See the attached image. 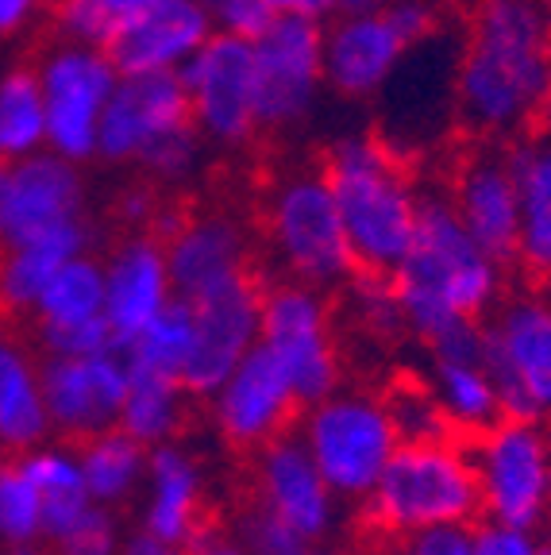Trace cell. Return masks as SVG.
I'll return each mask as SVG.
<instances>
[{"instance_id":"cell-1","label":"cell","mask_w":551,"mask_h":555,"mask_svg":"<svg viewBox=\"0 0 551 555\" xmlns=\"http://www.w3.org/2000/svg\"><path fill=\"white\" fill-rule=\"evenodd\" d=\"M551 86L548 0H478L456 69V120L471 139H509L536 128Z\"/></svg>"},{"instance_id":"cell-2","label":"cell","mask_w":551,"mask_h":555,"mask_svg":"<svg viewBox=\"0 0 551 555\" xmlns=\"http://www.w3.org/2000/svg\"><path fill=\"white\" fill-rule=\"evenodd\" d=\"M505 262L471 240L448 190H421L417 228L401 267L389 274V286L401 305L406 328L417 339L436 336L451 321H486L505 297Z\"/></svg>"},{"instance_id":"cell-3","label":"cell","mask_w":551,"mask_h":555,"mask_svg":"<svg viewBox=\"0 0 551 555\" xmlns=\"http://www.w3.org/2000/svg\"><path fill=\"white\" fill-rule=\"evenodd\" d=\"M320 170L336 197L355 270L389 278L413 243L421 205V185L401 163V151L379 131H355L328 143Z\"/></svg>"},{"instance_id":"cell-4","label":"cell","mask_w":551,"mask_h":555,"mask_svg":"<svg viewBox=\"0 0 551 555\" xmlns=\"http://www.w3.org/2000/svg\"><path fill=\"white\" fill-rule=\"evenodd\" d=\"M362 517L389 540L439 525H478L483 498L471 451L456 436L397 443L374 490L362 498Z\"/></svg>"},{"instance_id":"cell-5","label":"cell","mask_w":551,"mask_h":555,"mask_svg":"<svg viewBox=\"0 0 551 555\" xmlns=\"http://www.w3.org/2000/svg\"><path fill=\"white\" fill-rule=\"evenodd\" d=\"M201 131L178 69L120 74L97 131V158L139 166L151 182H181L197 166Z\"/></svg>"},{"instance_id":"cell-6","label":"cell","mask_w":551,"mask_h":555,"mask_svg":"<svg viewBox=\"0 0 551 555\" xmlns=\"http://www.w3.org/2000/svg\"><path fill=\"white\" fill-rule=\"evenodd\" d=\"M262 240L278 278L317 289H339L355 278V255L324 170L282 173L262 197Z\"/></svg>"},{"instance_id":"cell-7","label":"cell","mask_w":551,"mask_h":555,"mask_svg":"<svg viewBox=\"0 0 551 555\" xmlns=\"http://www.w3.org/2000/svg\"><path fill=\"white\" fill-rule=\"evenodd\" d=\"M297 436L309 448L324 482L332 486V494L351 505H362L401 443L382 393L344 390V386L305 405Z\"/></svg>"},{"instance_id":"cell-8","label":"cell","mask_w":551,"mask_h":555,"mask_svg":"<svg viewBox=\"0 0 551 555\" xmlns=\"http://www.w3.org/2000/svg\"><path fill=\"white\" fill-rule=\"evenodd\" d=\"M483 520L536 532L551 513V433L543 421L501 416L466 443Z\"/></svg>"},{"instance_id":"cell-9","label":"cell","mask_w":551,"mask_h":555,"mask_svg":"<svg viewBox=\"0 0 551 555\" xmlns=\"http://www.w3.org/2000/svg\"><path fill=\"white\" fill-rule=\"evenodd\" d=\"M483 363L501 413L551 421V286L501 297L483 321Z\"/></svg>"},{"instance_id":"cell-10","label":"cell","mask_w":551,"mask_h":555,"mask_svg":"<svg viewBox=\"0 0 551 555\" xmlns=\"http://www.w3.org/2000/svg\"><path fill=\"white\" fill-rule=\"evenodd\" d=\"M259 344L278 359L302 405L328 398L344 382L339 339L332 328L328 294L293 278H274L262 286Z\"/></svg>"},{"instance_id":"cell-11","label":"cell","mask_w":551,"mask_h":555,"mask_svg":"<svg viewBox=\"0 0 551 555\" xmlns=\"http://www.w3.org/2000/svg\"><path fill=\"white\" fill-rule=\"evenodd\" d=\"M35 74L47 104V151L78 166L97 158L101 116L120 81V69L108 59V51L62 39L35 62Z\"/></svg>"},{"instance_id":"cell-12","label":"cell","mask_w":551,"mask_h":555,"mask_svg":"<svg viewBox=\"0 0 551 555\" xmlns=\"http://www.w3.org/2000/svg\"><path fill=\"white\" fill-rule=\"evenodd\" d=\"M201 139L216 147H247L259 135L255 43L213 31L178 69Z\"/></svg>"},{"instance_id":"cell-13","label":"cell","mask_w":551,"mask_h":555,"mask_svg":"<svg viewBox=\"0 0 551 555\" xmlns=\"http://www.w3.org/2000/svg\"><path fill=\"white\" fill-rule=\"evenodd\" d=\"M324 89V24L302 16H278L255 39V104L259 128H297L312 113Z\"/></svg>"},{"instance_id":"cell-14","label":"cell","mask_w":551,"mask_h":555,"mask_svg":"<svg viewBox=\"0 0 551 555\" xmlns=\"http://www.w3.org/2000/svg\"><path fill=\"white\" fill-rule=\"evenodd\" d=\"M448 201L459 212L471 240L490 259L513 267L521 240V193L517 173L509 163V143L501 139H471L448 178Z\"/></svg>"},{"instance_id":"cell-15","label":"cell","mask_w":551,"mask_h":555,"mask_svg":"<svg viewBox=\"0 0 551 555\" xmlns=\"http://www.w3.org/2000/svg\"><path fill=\"white\" fill-rule=\"evenodd\" d=\"M131 363L124 347L93 356H43V401L51 433L81 443L120 425Z\"/></svg>"},{"instance_id":"cell-16","label":"cell","mask_w":551,"mask_h":555,"mask_svg":"<svg viewBox=\"0 0 551 555\" xmlns=\"http://www.w3.org/2000/svg\"><path fill=\"white\" fill-rule=\"evenodd\" d=\"M297 409L305 405L297 401L278 359L262 344L251 347L232 366V374L208 393V413H213L220 440L247 455L290 433Z\"/></svg>"},{"instance_id":"cell-17","label":"cell","mask_w":551,"mask_h":555,"mask_svg":"<svg viewBox=\"0 0 551 555\" xmlns=\"http://www.w3.org/2000/svg\"><path fill=\"white\" fill-rule=\"evenodd\" d=\"M251 486H255V509L297 532L309 547L324 544L328 532L336 529L339 498L324 482L302 436L285 433L262 443L251 463Z\"/></svg>"},{"instance_id":"cell-18","label":"cell","mask_w":551,"mask_h":555,"mask_svg":"<svg viewBox=\"0 0 551 555\" xmlns=\"http://www.w3.org/2000/svg\"><path fill=\"white\" fill-rule=\"evenodd\" d=\"M86 212L81 166L54 151L0 158V247H16Z\"/></svg>"},{"instance_id":"cell-19","label":"cell","mask_w":551,"mask_h":555,"mask_svg":"<svg viewBox=\"0 0 551 555\" xmlns=\"http://www.w3.org/2000/svg\"><path fill=\"white\" fill-rule=\"evenodd\" d=\"M262 282L255 270L213 294L197 297L193 305V351L190 366L181 374L185 390L193 398H208L220 382L232 374V366L259 344L262 324Z\"/></svg>"},{"instance_id":"cell-20","label":"cell","mask_w":551,"mask_h":555,"mask_svg":"<svg viewBox=\"0 0 551 555\" xmlns=\"http://www.w3.org/2000/svg\"><path fill=\"white\" fill-rule=\"evenodd\" d=\"M155 232L166 243L174 297L197 301L255 270L247 228L228 212H193V217L163 212Z\"/></svg>"},{"instance_id":"cell-21","label":"cell","mask_w":551,"mask_h":555,"mask_svg":"<svg viewBox=\"0 0 551 555\" xmlns=\"http://www.w3.org/2000/svg\"><path fill=\"white\" fill-rule=\"evenodd\" d=\"M213 31L205 0H143L116 20L104 51L120 74H163L185 66Z\"/></svg>"},{"instance_id":"cell-22","label":"cell","mask_w":551,"mask_h":555,"mask_svg":"<svg viewBox=\"0 0 551 555\" xmlns=\"http://www.w3.org/2000/svg\"><path fill=\"white\" fill-rule=\"evenodd\" d=\"M104 317L116 344H131L174 301L166 243L151 228H131L104 255Z\"/></svg>"},{"instance_id":"cell-23","label":"cell","mask_w":551,"mask_h":555,"mask_svg":"<svg viewBox=\"0 0 551 555\" xmlns=\"http://www.w3.org/2000/svg\"><path fill=\"white\" fill-rule=\"evenodd\" d=\"M409 51L386 9L339 12L324 24V86L347 101L379 96Z\"/></svg>"},{"instance_id":"cell-24","label":"cell","mask_w":551,"mask_h":555,"mask_svg":"<svg viewBox=\"0 0 551 555\" xmlns=\"http://www.w3.org/2000/svg\"><path fill=\"white\" fill-rule=\"evenodd\" d=\"M139 529L178 547H190L205 532V467L185 443H158L146 455Z\"/></svg>"},{"instance_id":"cell-25","label":"cell","mask_w":551,"mask_h":555,"mask_svg":"<svg viewBox=\"0 0 551 555\" xmlns=\"http://www.w3.org/2000/svg\"><path fill=\"white\" fill-rule=\"evenodd\" d=\"M51 436V416L43 401V359H35L24 336L0 324V448H39Z\"/></svg>"},{"instance_id":"cell-26","label":"cell","mask_w":551,"mask_h":555,"mask_svg":"<svg viewBox=\"0 0 551 555\" xmlns=\"http://www.w3.org/2000/svg\"><path fill=\"white\" fill-rule=\"evenodd\" d=\"M509 163L521 193V240L517 262L533 282L551 278V135L525 131L509 139Z\"/></svg>"},{"instance_id":"cell-27","label":"cell","mask_w":551,"mask_h":555,"mask_svg":"<svg viewBox=\"0 0 551 555\" xmlns=\"http://www.w3.org/2000/svg\"><path fill=\"white\" fill-rule=\"evenodd\" d=\"M89 243H93V232L81 217L27 243H16V247H0V317H9V321L31 317L35 301L54 278V270L74 255L89 251Z\"/></svg>"},{"instance_id":"cell-28","label":"cell","mask_w":551,"mask_h":555,"mask_svg":"<svg viewBox=\"0 0 551 555\" xmlns=\"http://www.w3.org/2000/svg\"><path fill=\"white\" fill-rule=\"evenodd\" d=\"M81 460V475H86V490L93 502L108 505V509H124L139 498L146 478V455L139 440H131L120 425L108 433H97L89 440L74 443Z\"/></svg>"},{"instance_id":"cell-29","label":"cell","mask_w":551,"mask_h":555,"mask_svg":"<svg viewBox=\"0 0 551 555\" xmlns=\"http://www.w3.org/2000/svg\"><path fill=\"white\" fill-rule=\"evenodd\" d=\"M190 398L181 378H166L155 371H136L131 366L128 393H124L120 409V428L139 440L143 448H158L181 436L185 421H190Z\"/></svg>"},{"instance_id":"cell-30","label":"cell","mask_w":551,"mask_h":555,"mask_svg":"<svg viewBox=\"0 0 551 555\" xmlns=\"http://www.w3.org/2000/svg\"><path fill=\"white\" fill-rule=\"evenodd\" d=\"M428 386L456 436H478L505 416L483 359H432Z\"/></svg>"},{"instance_id":"cell-31","label":"cell","mask_w":551,"mask_h":555,"mask_svg":"<svg viewBox=\"0 0 551 555\" xmlns=\"http://www.w3.org/2000/svg\"><path fill=\"white\" fill-rule=\"evenodd\" d=\"M97 317H104V262L81 251L54 270L35 301L31 321L35 328H51V324H81Z\"/></svg>"},{"instance_id":"cell-32","label":"cell","mask_w":551,"mask_h":555,"mask_svg":"<svg viewBox=\"0 0 551 555\" xmlns=\"http://www.w3.org/2000/svg\"><path fill=\"white\" fill-rule=\"evenodd\" d=\"M47 151V104L35 66L9 69L0 78V158Z\"/></svg>"},{"instance_id":"cell-33","label":"cell","mask_w":551,"mask_h":555,"mask_svg":"<svg viewBox=\"0 0 551 555\" xmlns=\"http://www.w3.org/2000/svg\"><path fill=\"white\" fill-rule=\"evenodd\" d=\"M190 351H193V305L185 297H174L131 344H124V356H128V363L136 371H155L166 374V378H181L185 374Z\"/></svg>"},{"instance_id":"cell-34","label":"cell","mask_w":551,"mask_h":555,"mask_svg":"<svg viewBox=\"0 0 551 555\" xmlns=\"http://www.w3.org/2000/svg\"><path fill=\"white\" fill-rule=\"evenodd\" d=\"M382 401L389 409V421H394L401 443H421V440H448L451 425L444 409H439L436 393H432L428 382L417 378H397L389 390H382Z\"/></svg>"},{"instance_id":"cell-35","label":"cell","mask_w":551,"mask_h":555,"mask_svg":"<svg viewBox=\"0 0 551 555\" xmlns=\"http://www.w3.org/2000/svg\"><path fill=\"white\" fill-rule=\"evenodd\" d=\"M43 529L47 513L39 486L20 463H9L0 470V544H31V540H43Z\"/></svg>"},{"instance_id":"cell-36","label":"cell","mask_w":551,"mask_h":555,"mask_svg":"<svg viewBox=\"0 0 551 555\" xmlns=\"http://www.w3.org/2000/svg\"><path fill=\"white\" fill-rule=\"evenodd\" d=\"M47 544L59 547V555H120V525L116 509L101 502H89L78 517H69L62 529L47 532Z\"/></svg>"},{"instance_id":"cell-37","label":"cell","mask_w":551,"mask_h":555,"mask_svg":"<svg viewBox=\"0 0 551 555\" xmlns=\"http://www.w3.org/2000/svg\"><path fill=\"white\" fill-rule=\"evenodd\" d=\"M54 27L66 43L108 47L116 31V9L108 0H51Z\"/></svg>"},{"instance_id":"cell-38","label":"cell","mask_w":551,"mask_h":555,"mask_svg":"<svg viewBox=\"0 0 551 555\" xmlns=\"http://www.w3.org/2000/svg\"><path fill=\"white\" fill-rule=\"evenodd\" d=\"M35 347L43 356H93V351H108L120 347L108 328V317L81 324H51V328H35Z\"/></svg>"},{"instance_id":"cell-39","label":"cell","mask_w":551,"mask_h":555,"mask_svg":"<svg viewBox=\"0 0 551 555\" xmlns=\"http://www.w3.org/2000/svg\"><path fill=\"white\" fill-rule=\"evenodd\" d=\"M208 16H213V27L225 35H235V39H259V35L270 31V24L278 20L274 0H205Z\"/></svg>"},{"instance_id":"cell-40","label":"cell","mask_w":551,"mask_h":555,"mask_svg":"<svg viewBox=\"0 0 551 555\" xmlns=\"http://www.w3.org/2000/svg\"><path fill=\"white\" fill-rule=\"evenodd\" d=\"M240 540L247 544L251 555H305L309 544H305L297 532H290L285 525H278L274 517H267L262 509L251 505L247 517H243V532Z\"/></svg>"},{"instance_id":"cell-41","label":"cell","mask_w":551,"mask_h":555,"mask_svg":"<svg viewBox=\"0 0 551 555\" xmlns=\"http://www.w3.org/2000/svg\"><path fill=\"white\" fill-rule=\"evenodd\" d=\"M389 555H474V525H439L394 540Z\"/></svg>"},{"instance_id":"cell-42","label":"cell","mask_w":551,"mask_h":555,"mask_svg":"<svg viewBox=\"0 0 551 555\" xmlns=\"http://www.w3.org/2000/svg\"><path fill=\"white\" fill-rule=\"evenodd\" d=\"M474 555H548V544H540V537L528 529L483 520L474 525Z\"/></svg>"},{"instance_id":"cell-43","label":"cell","mask_w":551,"mask_h":555,"mask_svg":"<svg viewBox=\"0 0 551 555\" xmlns=\"http://www.w3.org/2000/svg\"><path fill=\"white\" fill-rule=\"evenodd\" d=\"M386 16H389V24L401 31V39H406L409 47L424 43V39H432V35L444 27L439 9L432 0H389Z\"/></svg>"},{"instance_id":"cell-44","label":"cell","mask_w":551,"mask_h":555,"mask_svg":"<svg viewBox=\"0 0 551 555\" xmlns=\"http://www.w3.org/2000/svg\"><path fill=\"white\" fill-rule=\"evenodd\" d=\"M278 16H302L328 24L332 16H339V0H274Z\"/></svg>"},{"instance_id":"cell-45","label":"cell","mask_w":551,"mask_h":555,"mask_svg":"<svg viewBox=\"0 0 551 555\" xmlns=\"http://www.w3.org/2000/svg\"><path fill=\"white\" fill-rule=\"evenodd\" d=\"M185 555H251V552H247V544H243L240 537H228V532H208L205 529L190 547H185Z\"/></svg>"},{"instance_id":"cell-46","label":"cell","mask_w":551,"mask_h":555,"mask_svg":"<svg viewBox=\"0 0 551 555\" xmlns=\"http://www.w3.org/2000/svg\"><path fill=\"white\" fill-rule=\"evenodd\" d=\"M120 555H185V547L170 544V540L155 537V532L139 529V532H131V537H124Z\"/></svg>"},{"instance_id":"cell-47","label":"cell","mask_w":551,"mask_h":555,"mask_svg":"<svg viewBox=\"0 0 551 555\" xmlns=\"http://www.w3.org/2000/svg\"><path fill=\"white\" fill-rule=\"evenodd\" d=\"M43 0H0V35H12L39 12Z\"/></svg>"},{"instance_id":"cell-48","label":"cell","mask_w":551,"mask_h":555,"mask_svg":"<svg viewBox=\"0 0 551 555\" xmlns=\"http://www.w3.org/2000/svg\"><path fill=\"white\" fill-rule=\"evenodd\" d=\"M389 0H339V12H379Z\"/></svg>"},{"instance_id":"cell-49","label":"cell","mask_w":551,"mask_h":555,"mask_svg":"<svg viewBox=\"0 0 551 555\" xmlns=\"http://www.w3.org/2000/svg\"><path fill=\"white\" fill-rule=\"evenodd\" d=\"M12 555H59V547L47 544V540H31V544H20L12 547Z\"/></svg>"},{"instance_id":"cell-50","label":"cell","mask_w":551,"mask_h":555,"mask_svg":"<svg viewBox=\"0 0 551 555\" xmlns=\"http://www.w3.org/2000/svg\"><path fill=\"white\" fill-rule=\"evenodd\" d=\"M536 131H543V135H551V86H548V93H543L540 116H536Z\"/></svg>"},{"instance_id":"cell-51","label":"cell","mask_w":551,"mask_h":555,"mask_svg":"<svg viewBox=\"0 0 551 555\" xmlns=\"http://www.w3.org/2000/svg\"><path fill=\"white\" fill-rule=\"evenodd\" d=\"M305 555H336V552H324V547L317 544V547H309V552H305Z\"/></svg>"},{"instance_id":"cell-52","label":"cell","mask_w":551,"mask_h":555,"mask_svg":"<svg viewBox=\"0 0 551 555\" xmlns=\"http://www.w3.org/2000/svg\"><path fill=\"white\" fill-rule=\"evenodd\" d=\"M4 467H9V451L0 448V470H4Z\"/></svg>"},{"instance_id":"cell-53","label":"cell","mask_w":551,"mask_h":555,"mask_svg":"<svg viewBox=\"0 0 551 555\" xmlns=\"http://www.w3.org/2000/svg\"><path fill=\"white\" fill-rule=\"evenodd\" d=\"M548 286H551V278H548Z\"/></svg>"},{"instance_id":"cell-54","label":"cell","mask_w":551,"mask_h":555,"mask_svg":"<svg viewBox=\"0 0 551 555\" xmlns=\"http://www.w3.org/2000/svg\"><path fill=\"white\" fill-rule=\"evenodd\" d=\"M548 555H551V547H548Z\"/></svg>"},{"instance_id":"cell-55","label":"cell","mask_w":551,"mask_h":555,"mask_svg":"<svg viewBox=\"0 0 551 555\" xmlns=\"http://www.w3.org/2000/svg\"><path fill=\"white\" fill-rule=\"evenodd\" d=\"M474 4H478V0H474Z\"/></svg>"}]
</instances>
